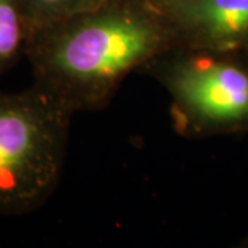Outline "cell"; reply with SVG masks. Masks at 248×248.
Instances as JSON below:
<instances>
[{"label":"cell","mask_w":248,"mask_h":248,"mask_svg":"<svg viewBox=\"0 0 248 248\" xmlns=\"http://www.w3.org/2000/svg\"><path fill=\"white\" fill-rule=\"evenodd\" d=\"M166 1H169V0H160V3L157 4V7H159L160 4H163V3H166Z\"/></svg>","instance_id":"obj_7"},{"label":"cell","mask_w":248,"mask_h":248,"mask_svg":"<svg viewBox=\"0 0 248 248\" xmlns=\"http://www.w3.org/2000/svg\"><path fill=\"white\" fill-rule=\"evenodd\" d=\"M159 9L175 46L218 53L248 47V0H169Z\"/></svg>","instance_id":"obj_4"},{"label":"cell","mask_w":248,"mask_h":248,"mask_svg":"<svg viewBox=\"0 0 248 248\" xmlns=\"http://www.w3.org/2000/svg\"><path fill=\"white\" fill-rule=\"evenodd\" d=\"M222 55L174 46L142 69L169 93L172 122L185 137L248 124V71Z\"/></svg>","instance_id":"obj_3"},{"label":"cell","mask_w":248,"mask_h":248,"mask_svg":"<svg viewBox=\"0 0 248 248\" xmlns=\"http://www.w3.org/2000/svg\"><path fill=\"white\" fill-rule=\"evenodd\" d=\"M73 112L36 86L0 93V215L35 211L61 178Z\"/></svg>","instance_id":"obj_2"},{"label":"cell","mask_w":248,"mask_h":248,"mask_svg":"<svg viewBox=\"0 0 248 248\" xmlns=\"http://www.w3.org/2000/svg\"><path fill=\"white\" fill-rule=\"evenodd\" d=\"M32 29L45 28L61 19L93 9L104 0H21ZM31 33V35H32Z\"/></svg>","instance_id":"obj_6"},{"label":"cell","mask_w":248,"mask_h":248,"mask_svg":"<svg viewBox=\"0 0 248 248\" xmlns=\"http://www.w3.org/2000/svg\"><path fill=\"white\" fill-rule=\"evenodd\" d=\"M32 29L21 0H0V75L27 53Z\"/></svg>","instance_id":"obj_5"},{"label":"cell","mask_w":248,"mask_h":248,"mask_svg":"<svg viewBox=\"0 0 248 248\" xmlns=\"http://www.w3.org/2000/svg\"><path fill=\"white\" fill-rule=\"evenodd\" d=\"M175 46L155 4L104 0L31 35L35 84L76 112L107 107L124 79Z\"/></svg>","instance_id":"obj_1"}]
</instances>
